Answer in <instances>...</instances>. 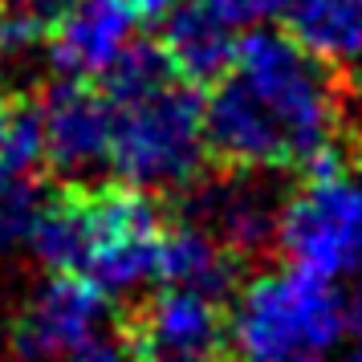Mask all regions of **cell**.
<instances>
[{"instance_id":"7c38bea8","label":"cell","mask_w":362,"mask_h":362,"mask_svg":"<svg viewBox=\"0 0 362 362\" xmlns=\"http://www.w3.org/2000/svg\"><path fill=\"white\" fill-rule=\"evenodd\" d=\"M240 273H245V264L236 261L220 240H212L196 220L167 224L163 245H159V264H155V281L236 301L240 285H245Z\"/></svg>"},{"instance_id":"603a6c76","label":"cell","mask_w":362,"mask_h":362,"mask_svg":"<svg viewBox=\"0 0 362 362\" xmlns=\"http://www.w3.org/2000/svg\"><path fill=\"white\" fill-rule=\"evenodd\" d=\"M346 362H362V350H354V354H350V358H346Z\"/></svg>"},{"instance_id":"9c48e42d","label":"cell","mask_w":362,"mask_h":362,"mask_svg":"<svg viewBox=\"0 0 362 362\" xmlns=\"http://www.w3.org/2000/svg\"><path fill=\"white\" fill-rule=\"evenodd\" d=\"M41 134H45V167L62 180L78 183L106 167L110 155V102L90 82L66 78L41 102Z\"/></svg>"},{"instance_id":"6da1fadb","label":"cell","mask_w":362,"mask_h":362,"mask_svg":"<svg viewBox=\"0 0 362 362\" xmlns=\"http://www.w3.org/2000/svg\"><path fill=\"white\" fill-rule=\"evenodd\" d=\"M208 155L224 171H305L342 159V115L326 66L289 33L248 29L204 102Z\"/></svg>"},{"instance_id":"52a82bcc","label":"cell","mask_w":362,"mask_h":362,"mask_svg":"<svg viewBox=\"0 0 362 362\" xmlns=\"http://www.w3.org/2000/svg\"><path fill=\"white\" fill-rule=\"evenodd\" d=\"M106 317V293L74 273H49L8 322V350L17 362H57L94 338Z\"/></svg>"},{"instance_id":"d6986e66","label":"cell","mask_w":362,"mask_h":362,"mask_svg":"<svg viewBox=\"0 0 362 362\" xmlns=\"http://www.w3.org/2000/svg\"><path fill=\"white\" fill-rule=\"evenodd\" d=\"M134 13H139V21H163L171 8H180L183 0H131Z\"/></svg>"},{"instance_id":"ffe728a7","label":"cell","mask_w":362,"mask_h":362,"mask_svg":"<svg viewBox=\"0 0 362 362\" xmlns=\"http://www.w3.org/2000/svg\"><path fill=\"white\" fill-rule=\"evenodd\" d=\"M346 301V326L354 329V334H362V281L354 285V293L342 297Z\"/></svg>"},{"instance_id":"8992f818","label":"cell","mask_w":362,"mask_h":362,"mask_svg":"<svg viewBox=\"0 0 362 362\" xmlns=\"http://www.w3.org/2000/svg\"><path fill=\"white\" fill-rule=\"evenodd\" d=\"M115 338L131 362H240L232 301L159 285L115 313Z\"/></svg>"},{"instance_id":"7402d4cb","label":"cell","mask_w":362,"mask_h":362,"mask_svg":"<svg viewBox=\"0 0 362 362\" xmlns=\"http://www.w3.org/2000/svg\"><path fill=\"white\" fill-rule=\"evenodd\" d=\"M285 362H317L313 354H305V358H285Z\"/></svg>"},{"instance_id":"5bb4252c","label":"cell","mask_w":362,"mask_h":362,"mask_svg":"<svg viewBox=\"0 0 362 362\" xmlns=\"http://www.w3.org/2000/svg\"><path fill=\"white\" fill-rule=\"evenodd\" d=\"M45 163L41 106L25 98L0 102V180H25Z\"/></svg>"},{"instance_id":"44dd1931","label":"cell","mask_w":362,"mask_h":362,"mask_svg":"<svg viewBox=\"0 0 362 362\" xmlns=\"http://www.w3.org/2000/svg\"><path fill=\"white\" fill-rule=\"evenodd\" d=\"M8 354V322H4V313H0V362Z\"/></svg>"},{"instance_id":"277c9868","label":"cell","mask_w":362,"mask_h":362,"mask_svg":"<svg viewBox=\"0 0 362 362\" xmlns=\"http://www.w3.org/2000/svg\"><path fill=\"white\" fill-rule=\"evenodd\" d=\"M346 329V301L317 273L289 264L264 269L232 301V338L240 362H285L322 354Z\"/></svg>"},{"instance_id":"9a60e30c","label":"cell","mask_w":362,"mask_h":362,"mask_svg":"<svg viewBox=\"0 0 362 362\" xmlns=\"http://www.w3.org/2000/svg\"><path fill=\"white\" fill-rule=\"evenodd\" d=\"M69 0H0V57L17 62L45 45Z\"/></svg>"},{"instance_id":"8fae6325","label":"cell","mask_w":362,"mask_h":362,"mask_svg":"<svg viewBox=\"0 0 362 362\" xmlns=\"http://www.w3.org/2000/svg\"><path fill=\"white\" fill-rule=\"evenodd\" d=\"M159 25H163L159 49L171 62V69L192 86L220 82L245 37V25L220 0H183Z\"/></svg>"},{"instance_id":"e0dca14e","label":"cell","mask_w":362,"mask_h":362,"mask_svg":"<svg viewBox=\"0 0 362 362\" xmlns=\"http://www.w3.org/2000/svg\"><path fill=\"white\" fill-rule=\"evenodd\" d=\"M220 4H224L245 29H257V25H264L269 17H281V8H285V0H220Z\"/></svg>"},{"instance_id":"4fadbf2b","label":"cell","mask_w":362,"mask_h":362,"mask_svg":"<svg viewBox=\"0 0 362 362\" xmlns=\"http://www.w3.org/2000/svg\"><path fill=\"white\" fill-rule=\"evenodd\" d=\"M281 17L317 66L362 74V0H285Z\"/></svg>"},{"instance_id":"3957f363","label":"cell","mask_w":362,"mask_h":362,"mask_svg":"<svg viewBox=\"0 0 362 362\" xmlns=\"http://www.w3.org/2000/svg\"><path fill=\"white\" fill-rule=\"evenodd\" d=\"M167 216L151 192L131 183H74L41 199L29 240L49 273H74L102 293H127L155 277Z\"/></svg>"},{"instance_id":"ba28073f","label":"cell","mask_w":362,"mask_h":362,"mask_svg":"<svg viewBox=\"0 0 362 362\" xmlns=\"http://www.w3.org/2000/svg\"><path fill=\"white\" fill-rule=\"evenodd\" d=\"M187 220H196L212 240L228 248L248 269L264 248L277 245L281 224V192L264 180V171H228L224 180L192 183L187 187Z\"/></svg>"},{"instance_id":"2e32d148","label":"cell","mask_w":362,"mask_h":362,"mask_svg":"<svg viewBox=\"0 0 362 362\" xmlns=\"http://www.w3.org/2000/svg\"><path fill=\"white\" fill-rule=\"evenodd\" d=\"M41 192L33 175L25 180H0V257H8L17 245L29 240L37 212H41Z\"/></svg>"},{"instance_id":"5b68a950","label":"cell","mask_w":362,"mask_h":362,"mask_svg":"<svg viewBox=\"0 0 362 362\" xmlns=\"http://www.w3.org/2000/svg\"><path fill=\"white\" fill-rule=\"evenodd\" d=\"M277 248L289 264L326 281L362 269V183L346 159L305 167L301 187L281 204Z\"/></svg>"},{"instance_id":"ac0fdd59","label":"cell","mask_w":362,"mask_h":362,"mask_svg":"<svg viewBox=\"0 0 362 362\" xmlns=\"http://www.w3.org/2000/svg\"><path fill=\"white\" fill-rule=\"evenodd\" d=\"M57 362H131L122 342H110V338H90V342L74 346L69 354H62Z\"/></svg>"},{"instance_id":"7a4b0ae2","label":"cell","mask_w":362,"mask_h":362,"mask_svg":"<svg viewBox=\"0 0 362 362\" xmlns=\"http://www.w3.org/2000/svg\"><path fill=\"white\" fill-rule=\"evenodd\" d=\"M110 155L106 171L143 192H187L204 175V102L159 45L134 41L106 74Z\"/></svg>"},{"instance_id":"30bf717a","label":"cell","mask_w":362,"mask_h":362,"mask_svg":"<svg viewBox=\"0 0 362 362\" xmlns=\"http://www.w3.org/2000/svg\"><path fill=\"white\" fill-rule=\"evenodd\" d=\"M139 13L131 0H69L45 37V53L57 74L94 82L106 78L115 62L134 45Z\"/></svg>"}]
</instances>
